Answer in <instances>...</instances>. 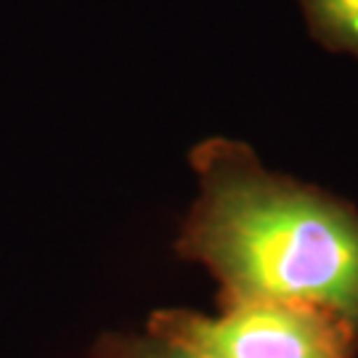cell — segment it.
Instances as JSON below:
<instances>
[{
	"instance_id": "cell-2",
	"label": "cell",
	"mask_w": 358,
	"mask_h": 358,
	"mask_svg": "<svg viewBox=\"0 0 358 358\" xmlns=\"http://www.w3.org/2000/svg\"><path fill=\"white\" fill-rule=\"evenodd\" d=\"M146 332L202 358H353L358 332L345 321L294 303H220L215 316L165 308Z\"/></svg>"
},
{
	"instance_id": "cell-3",
	"label": "cell",
	"mask_w": 358,
	"mask_h": 358,
	"mask_svg": "<svg viewBox=\"0 0 358 358\" xmlns=\"http://www.w3.org/2000/svg\"><path fill=\"white\" fill-rule=\"evenodd\" d=\"M308 32L327 51L358 59V0H297Z\"/></svg>"
},
{
	"instance_id": "cell-4",
	"label": "cell",
	"mask_w": 358,
	"mask_h": 358,
	"mask_svg": "<svg viewBox=\"0 0 358 358\" xmlns=\"http://www.w3.org/2000/svg\"><path fill=\"white\" fill-rule=\"evenodd\" d=\"M96 358H202L186 350L183 345H176L165 337L157 334H125L112 332L103 334L93 348Z\"/></svg>"
},
{
	"instance_id": "cell-1",
	"label": "cell",
	"mask_w": 358,
	"mask_h": 358,
	"mask_svg": "<svg viewBox=\"0 0 358 358\" xmlns=\"http://www.w3.org/2000/svg\"><path fill=\"white\" fill-rule=\"evenodd\" d=\"M196 199L176 250L217 282V303H294L358 332V210L273 173L252 146L226 136L189 154Z\"/></svg>"
}]
</instances>
